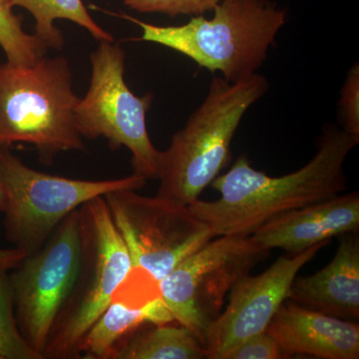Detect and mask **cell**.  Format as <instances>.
Here are the masks:
<instances>
[{
	"label": "cell",
	"instance_id": "obj_1",
	"mask_svg": "<svg viewBox=\"0 0 359 359\" xmlns=\"http://www.w3.org/2000/svg\"><path fill=\"white\" fill-rule=\"evenodd\" d=\"M358 143V138L327 124L313 159L280 177L257 171L247 156L240 155L226 173L212 182L219 199H198L189 208L215 237L252 236L283 215L346 192L344 163Z\"/></svg>",
	"mask_w": 359,
	"mask_h": 359
},
{
	"label": "cell",
	"instance_id": "obj_2",
	"mask_svg": "<svg viewBox=\"0 0 359 359\" xmlns=\"http://www.w3.org/2000/svg\"><path fill=\"white\" fill-rule=\"evenodd\" d=\"M212 18L195 15L185 25H151L121 14L142 29L139 41L163 45L230 82L257 74L268 58L287 11L271 0H222Z\"/></svg>",
	"mask_w": 359,
	"mask_h": 359
},
{
	"label": "cell",
	"instance_id": "obj_3",
	"mask_svg": "<svg viewBox=\"0 0 359 359\" xmlns=\"http://www.w3.org/2000/svg\"><path fill=\"white\" fill-rule=\"evenodd\" d=\"M259 73L230 82L212 77L204 101L161 152L158 197L189 205L231 159V145L248 112L269 91Z\"/></svg>",
	"mask_w": 359,
	"mask_h": 359
},
{
	"label": "cell",
	"instance_id": "obj_4",
	"mask_svg": "<svg viewBox=\"0 0 359 359\" xmlns=\"http://www.w3.org/2000/svg\"><path fill=\"white\" fill-rule=\"evenodd\" d=\"M78 100L69 61L63 56L45 55L28 66L2 63L0 148L29 144L45 165L60 152L84 150L75 125Z\"/></svg>",
	"mask_w": 359,
	"mask_h": 359
},
{
	"label": "cell",
	"instance_id": "obj_5",
	"mask_svg": "<svg viewBox=\"0 0 359 359\" xmlns=\"http://www.w3.org/2000/svg\"><path fill=\"white\" fill-rule=\"evenodd\" d=\"M80 261L67 299L51 328L43 359L79 358L78 347L133 269L104 196L79 208Z\"/></svg>",
	"mask_w": 359,
	"mask_h": 359
},
{
	"label": "cell",
	"instance_id": "obj_6",
	"mask_svg": "<svg viewBox=\"0 0 359 359\" xmlns=\"http://www.w3.org/2000/svg\"><path fill=\"white\" fill-rule=\"evenodd\" d=\"M0 168L6 192V237L29 255L75 210L94 198L118 190H139L147 180L138 175L89 181L42 173L26 166L7 148H0Z\"/></svg>",
	"mask_w": 359,
	"mask_h": 359
},
{
	"label": "cell",
	"instance_id": "obj_7",
	"mask_svg": "<svg viewBox=\"0 0 359 359\" xmlns=\"http://www.w3.org/2000/svg\"><path fill=\"white\" fill-rule=\"evenodd\" d=\"M88 91L75 106V125L82 138L103 137L113 150L126 147L135 175L158 179L161 151L151 141L147 113L151 94L135 95L125 81V52L115 41H100L90 55Z\"/></svg>",
	"mask_w": 359,
	"mask_h": 359
},
{
	"label": "cell",
	"instance_id": "obj_8",
	"mask_svg": "<svg viewBox=\"0 0 359 359\" xmlns=\"http://www.w3.org/2000/svg\"><path fill=\"white\" fill-rule=\"evenodd\" d=\"M269 252L252 236L212 238L158 283L161 299L174 321L205 346L210 327L223 311L226 295Z\"/></svg>",
	"mask_w": 359,
	"mask_h": 359
},
{
	"label": "cell",
	"instance_id": "obj_9",
	"mask_svg": "<svg viewBox=\"0 0 359 359\" xmlns=\"http://www.w3.org/2000/svg\"><path fill=\"white\" fill-rule=\"evenodd\" d=\"M104 199L133 268L146 271L158 283L216 238L189 205L158 196L146 197L136 190L113 191Z\"/></svg>",
	"mask_w": 359,
	"mask_h": 359
},
{
	"label": "cell",
	"instance_id": "obj_10",
	"mask_svg": "<svg viewBox=\"0 0 359 359\" xmlns=\"http://www.w3.org/2000/svg\"><path fill=\"white\" fill-rule=\"evenodd\" d=\"M80 261L79 209L68 215L44 245L9 275L20 334L43 359L51 328L67 299Z\"/></svg>",
	"mask_w": 359,
	"mask_h": 359
},
{
	"label": "cell",
	"instance_id": "obj_11",
	"mask_svg": "<svg viewBox=\"0 0 359 359\" xmlns=\"http://www.w3.org/2000/svg\"><path fill=\"white\" fill-rule=\"evenodd\" d=\"M328 243H320L299 254L280 257L261 275H249L238 280L231 290L228 306L205 337L208 358L224 359L241 342L266 332L289 297L299 271Z\"/></svg>",
	"mask_w": 359,
	"mask_h": 359
},
{
	"label": "cell",
	"instance_id": "obj_12",
	"mask_svg": "<svg viewBox=\"0 0 359 359\" xmlns=\"http://www.w3.org/2000/svg\"><path fill=\"white\" fill-rule=\"evenodd\" d=\"M266 332L278 342L283 355L359 358L358 323L304 308L290 299L283 302Z\"/></svg>",
	"mask_w": 359,
	"mask_h": 359
},
{
	"label": "cell",
	"instance_id": "obj_13",
	"mask_svg": "<svg viewBox=\"0 0 359 359\" xmlns=\"http://www.w3.org/2000/svg\"><path fill=\"white\" fill-rule=\"evenodd\" d=\"M358 228L359 194L351 192L283 215L252 236L266 249L278 248L297 255Z\"/></svg>",
	"mask_w": 359,
	"mask_h": 359
},
{
	"label": "cell",
	"instance_id": "obj_14",
	"mask_svg": "<svg viewBox=\"0 0 359 359\" xmlns=\"http://www.w3.org/2000/svg\"><path fill=\"white\" fill-rule=\"evenodd\" d=\"M287 299L346 320L359 318V238L346 233L332 261L318 273L295 278Z\"/></svg>",
	"mask_w": 359,
	"mask_h": 359
},
{
	"label": "cell",
	"instance_id": "obj_15",
	"mask_svg": "<svg viewBox=\"0 0 359 359\" xmlns=\"http://www.w3.org/2000/svg\"><path fill=\"white\" fill-rule=\"evenodd\" d=\"M169 323L174 318L161 297L145 306L113 299L82 337L79 358L111 359L116 347L143 325Z\"/></svg>",
	"mask_w": 359,
	"mask_h": 359
},
{
	"label": "cell",
	"instance_id": "obj_16",
	"mask_svg": "<svg viewBox=\"0 0 359 359\" xmlns=\"http://www.w3.org/2000/svg\"><path fill=\"white\" fill-rule=\"evenodd\" d=\"M208 358L204 346L183 325H149L137 330L116 347L111 359Z\"/></svg>",
	"mask_w": 359,
	"mask_h": 359
},
{
	"label": "cell",
	"instance_id": "obj_17",
	"mask_svg": "<svg viewBox=\"0 0 359 359\" xmlns=\"http://www.w3.org/2000/svg\"><path fill=\"white\" fill-rule=\"evenodd\" d=\"M13 7L20 6L32 14L35 34L48 48L61 49L65 45L62 32L54 21L70 20L85 28L99 41H115L111 33L104 30L88 13L82 0H8Z\"/></svg>",
	"mask_w": 359,
	"mask_h": 359
},
{
	"label": "cell",
	"instance_id": "obj_18",
	"mask_svg": "<svg viewBox=\"0 0 359 359\" xmlns=\"http://www.w3.org/2000/svg\"><path fill=\"white\" fill-rule=\"evenodd\" d=\"M0 47L7 63L28 66L46 55L48 46L36 34H28L22 27V16L13 13L8 0H0Z\"/></svg>",
	"mask_w": 359,
	"mask_h": 359
},
{
	"label": "cell",
	"instance_id": "obj_19",
	"mask_svg": "<svg viewBox=\"0 0 359 359\" xmlns=\"http://www.w3.org/2000/svg\"><path fill=\"white\" fill-rule=\"evenodd\" d=\"M7 271L0 269V359H42L18 330Z\"/></svg>",
	"mask_w": 359,
	"mask_h": 359
},
{
	"label": "cell",
	"instance_id": "obj_20",
	"mask_svg": "<svg viewBox=\"0 0 359 359\" xmlns=\"http://www.w3.org/2000/svg\"><path fill=\"white\" fill-rule=\"evenodd\" d=\"M222 0H123L125 6L141 13L178 15H204L212 11Z\"/></svg>",
	"mask_w": 359,
	"mask_h": 359
},
{
	"label": "cell",
	"instance_id": "obj_21",
	"mask_svg": "<svg viewBox=\"0 0 359 359\" xmlns=\"http://www.w3.org/2000/svg\"><path fill=\"white\" fill-rule=\"evenodd\" d=\"M340 128L359 139V65L354 63L347 72L339 100Z\"/></svg>",
	"mask_w": 359,
	"mask_h": 359
},
{
	"label": "cell",
	"instance_id": "obj_22",
	"mask_svg": "<svg viewBox=\"0 0 359 359\" xmlns=\"http://www.w3.org/2000/svg\"><path fill=\"white\" fill-rule=\"evenodd\" d=\"M285 358L276 339L268 332L254 335L231 349L224 359H278Z\"/></svg>",
	"mask_w": 359,
	"mask_h": 359
},
{
	"label": "cell",
	"instance_id": "obj_23",
	"mask_svg": "<svg viewBox=\"0 0 359 359\" xmlns=\"http://www.w3.org/2000/svg\"><path fill=\"white\" fill-rule=\"evenodd\" d=\"M26 256L27 254L25 252L16 248L0 249V269H6V271L15 269Z\"/></svg>",
	"mask_w": 359,
	"mask_h": 359
},
{
	"label": "cell",
	"instance_id": "obj_24",
	"mask_svg": "<svg viewBox=\"0 0 359 359\" xmlns=\"http://www.w3.org/2000/svg\"><path fill=\"white\" fill-rule=\"evenodd\" d=\"M6 207V192L2 179L1 168H0V212H4Z\"/></svg>",
	"mask_w": 359,
	"mask_h": 359
}]
</instances>
